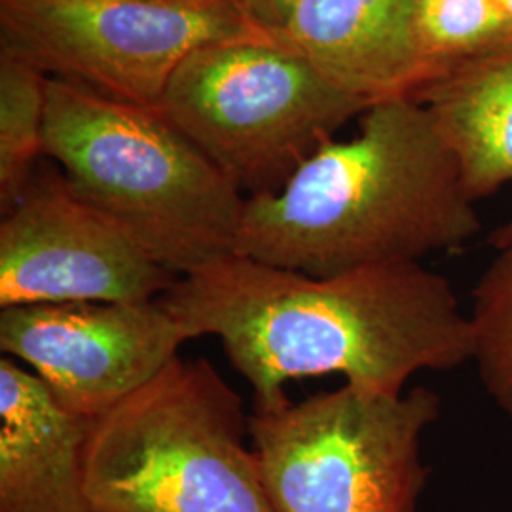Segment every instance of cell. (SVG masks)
<instances>
[{"label":"cell","mask_w":512,"mask_h":512,"mask_svg":"<svg viewBox=\"0 0 512 512\" xmlns=\"http://www.w3.org/2000/svg\"><path fill=\"white\" fill-rule=\"evenodd\" d=\"M429 387L357 385L249 416V439L275 512H416L429 467L421 444L439 420Z\"/></svg>","instance_id":"6"},{"label":"cell","mask_w":512,"mask_h":512,"mask_svg":"<svg viewBox=\"0 0 512 512\" xmlns=\"http://www.w3.org/2000/svg\"><path fill=\"white\" fill-rule=\"evenodd\" d=\"M418 0H300L279 38L370 105L427 84L414 16Z\"/></svg>","instance_id":"10"},{"label":"cell","mask_w":512,"mask_h":512,"mask_svg":"<svg viewBox=\"0 0 512 512\" xmlns=\"http://www.w3.org/2000/svg\"><path fill=\"white\" fill-rule=\"evenodd\" d=\"M469 323L480 384L512 420V247L499 249L471 293Z\"/></svg>","instance_id":"15"},{"label":"cell","mask_w":512,"mask_h":512,"mask_svg":"<svg viewBox=\"0 0 512 512\" xmlns=\"http://www.w3.org/2000/svg\"><path fill=\"white\" fill-rule=\"evenodd\" d=\"M253 29L277 35L291 18L300 0H228Z\"/></svg>","instance_id":"16"},{"label":"cell","mask_w":512,"mask_h":512,"mask_svg":"<svg viewBox=\"0 0 512 512\" xmlns=\"http://www.w3.org/2000/svg\"><path fill=\"white\" fill-rule=\"evenodd\" d=\"M414 29L427 84L512 48L511 19L499 0H418Z\"/></svg>","instance_id":"13"},{"label":"cell","mask_w":512,"mask_h":512,"mask_svg":"<svg viewBox=\"0 0 512 512\" xmlns=\"http://www.w3.org/2000/svg\"><path fill=\"white\" fill-rule=\"evenodd\" d=\"M177 279L128 232L76 198L61 171H35L0 224V310L148 302Z\"/></svg>","instance_id":"8"},{"label":"cell","mask_w":512,"mask_h":512,"mask_svg":"<svg viewBox=\"0 0 512 512\" xmlns=\"http://www.w3.org/2000/svg\"><path fill=\"white\" fill-rule=\"evenodd\" d=\"M44 154L169 272L234 255L247 196L162 110L50 78Z\"/></svg>","instance_id":"3"},{"label":"cell","mask_w":512,"mask_h":512,"mask_svg":"<svg viewBox=\"0 0 512 512\" xmlns=\"http://www.w3.org/2000/svg\"><path fill=\"white\" fill-rule=\"evenodd\" d=\"M458 160L414 97L374 103L275 192L247 196L234 255L315 277L420 264L482 230Z\"/></svg>","instance_id":"2"},{"label":"cell","mask_w":512,"mask_h":512,"mask_svg":"<svg viewBox=\"0 0 512 512\" xmlns=\"http://www.w3.org/2000/svg\"><path fill=\"white\" fill-rule=\"evenodd\" d=\"M92 420L55 403L37 374L0 359V512H93L84 492Z\"/></svg>","instance_id":"11"},{"label":"cell","mask_w":512,"mask_h":512,"mask_svg":"<svg viewBox=\"0 0 512 512\" xmlns=\"http://www.w3.org/2000/svg\"><path fill=\"white\" fill-rule=\"evenodd\" d=\"M48 80L29 61L0 48V207L8 213L44 154Z\"/></svg>","instance_id":"14"},{"label":"cell","mask_w":512,"mask_h":512,"mask_svg":"<svg viewBox=\"0 0 512 512\" xmlns=\"http://www.w3.org/2000/svg\"><path fill=\"white\" fill-rule=\"evenodd\" d=\"M414 99L454 152L473 202L512 183V48L440 76ZM488 241L495 251L512 247V217Z\"/></svg>","instance_id":"12"},{"label":"cell","mask_w":512,"mask_h":512,"mask_svg":"<svg viewBox=\"0 0 512 512\" xmlns=\"http://www.w3.org/2000/svg\"><path fill=\"white\" fill-rule=\"evenodd\" d=\"M160 300L190 340L219 338L253 387L255 410L289 403L293 380L340 374L395 395L416 372L454 370L473 357L452 283L421 264L315 277L228 255L181 275Z\"/></svg>","instance_id":"1"},{"label":"cell","mask_w":512,"mask_h":512,"mask_svg":"<svg viewBox=\"0 0 512 512\" xmlns=\"http://www.w3.org/2000/svg\"><path fill=\"white\" fill-rule=\"evenodd\" d=\"M190 340L162 300L52 302L0 311V349L55 403L95 420L158 376Z\"/></svg>","instance_id":"9"},{"label":"cell","mask_w":512,"mask_h":512,"mask_svg":"<svg viewBox=\"0 0 512 512\" xmlns=\"http://www.w3.org/2000/svg\"><path fill=\"white\" fill-rule=\"evenodd\" d=\"M238 393L207 359L175 357L92 420L84 492L93 512H275Z\"/></svg>","instance_id":"4"},{"label":"cell","mask_w":512,"mask_h":512,"mask_svg":"<svg viewBox=\"0 0 512 512\" xmlns=\"http://www.w3.org/2000/svg\"><path fill=\"white\" fill-rule=\"evenodd\" d=\"M251 31L228 0H0L2 50L152 109L194 50Z\"/></svg>","instance_id":"7"},{"label":"cell","mask_w":512,"mask_h":512,"mask_svg":"<svg viewBox=\"0 0 512 512\" xmlns=\"http://www.w3.org/2000/svg\"><path fill=\"white\" fill-rule=\"evenodd\" d=\"M499 4H501V8L505 10L507 18L511 19L512 23V0H499Z\"/></svg>","instance_id":"17"},{"label":"cell","mask_w":512,"mask_h":512,"mask_svg":"<svg viewBox=\"0 0 512 512\" xmlns=\"http://www.w3.org/2000/svg\"><path fill=\"white\" fill-rule=\"evenodd\" d=\"M372 105L279 38L203 44L171 76L165 118L249 196L275 192Z\"/></svg>","instance_id":"5"}]
</instances>
